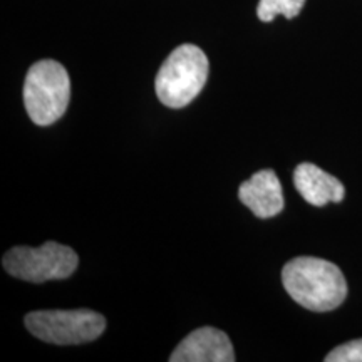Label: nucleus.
I'll use <instances>...</instances> for the list:
<instances>
[{"label":"nucleus","mask_w":362,"mask_h":362,"mask_svg":"<svg viewBox=\"0 0 362 362\" xmlns=\"http://www.w3.org/2000/svg\"><path fill=\"white\" fill-rule=\"evenodd\" d=\"M282 282L288 296L312 312L337 309L347 297V282L341 269L315 257H297L287 262Z\"/></svg>","instance_id":"nucleus-1"},{"label":"nucleus","mask_w":362,"mask_h":362,"mask_svg":"<svg viewBox=\"0 0 362 362\" xmlns=\"http://www.w3.org/2000/svg\"><path fill=\"white\" fill-rule=\"evenodd\" d=\"M206 54L193 44H181L166 57L156 76V94L171 110L188 106L208 81Z\"/></svg>","instance_id":"nucleus-2"},{"label":"nucleus","mask_w":362,"mask_h":362,"mask_svg":"<svg viewBox=\"0 0 362 362\" xmlns=\"http://www.w3.org/2000/svg\"><path fill=\"white\" fill-rule=\"evenodd\" d=\"M71 101V79L66 67L52 59L35 62L25 76L24 104L37 126H51L64 116Z\"/></svg>","instance_id":"nucleus-3"},{"label":"nucleus","mask_w":362,"mask_h":362,"mask_svg":"<svg viewBox=\"0 0 362 362\" xmlns=\"http://www.w3.org/2000/svg\"><path fill=\"white\" fill-rule=\"evenodd\" d=\"M24 322L33 336L57 346L96 341L106 329L104 317L89 309L35 310L25 315Z\"/></svg>","instance_id":"nucleus-4"},{"label":"nucleus","mask_w":362,"mask_h":362,"mask_svg":"<svg viewBox=\"0 0 362 362\" xmlns=\"http://www.w3.org/2000/svg\"><path fill=\"white\" fill-rule=\"evenodd\" d=\"M78 264V253L57 242H45L37 248L13 247L2 260L7 274L34 284L71 277Z\"/></svg>","instance_id":"nucleus-5"},{"label":"nucleus","mask_w":362,"mask_h":362,"mask_svg":"<svg viewBox=\"0 0 362 362\" xmlns=\"http://www.w3.org/2000/svg\"><path fill=\"white\" fill-rule=\"evenodd\" d=\"M171 362H233L235 352L230 337L215 327L193 330L178 344Z\"/></svg>","instance_id":"nucleus-6"},{"label":"nucleus","mask_w":362,"mask_h":362,"mask_svg":"<svg viewBox=\"0 0 362 362\" xmlns=\"http://www.w3.org/2000/svg\"><path fill=\"white\" fill-rule=\"evenodd\" d=\"M238 198L259 218H272L284 210V192L279 176L272 170L257 171L238 188Z\"/></svg>","instance_id":"nucleus-7"},{"label":"nucleus","mask_w":362,"mask_h":362,"mask_svg":"<svg viewBox=\"0 0 362 362\" xmlns=\"http://www.w3.org/2000/svg\"><path fill=\"white\" fill-rule=\"evenodd\" d=\"M293 183L302 198L314 206L341 203L346 197V188L341 181L312 163H302L297 166L293 171Z\"/></svg>","instance_id":"nucleus-8"},{"label":"nucleus","mask_w":362,"mask_h":362,"mask_svg":"<svg viewBox=\"0 0 362 362\" xmlns=\"http://www.w3.org/2000/svg\"><path fill=\"white\" fill-rule=\"evenodd\" d=\"M305 0H260L257 16L262 22H272L277 16L293 19L304 8Z\"/></svg>","instance_id":"nucleus-9"},{"label":"nucleus","mask_w":362,"mask_h":362,"mask_svg":"<svg viewBox=\"0 0 362 362\" xmlns=\"http://www.w3.org/2000/svg\"><path fill=\"white\" fill-rule=\"evenodd\" d=\"M327 362H362V339L336 347L325 356Z\"/></svg>","instance_id":"nucleus-10"}]
</instances>
